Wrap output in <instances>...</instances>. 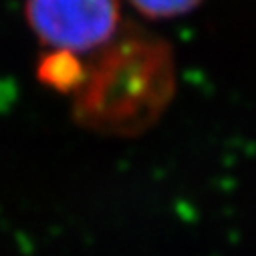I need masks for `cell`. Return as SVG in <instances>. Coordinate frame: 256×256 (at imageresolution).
Here are the masks:
<instances>
[{"mask_svg":"<svg viewBox=\"0 0 256 256\" xmlns=\"http://www.w3.org/2000/svg\"><path fill=\"white\" fill-rule=\"evenodd\" d=\"M24 14L44 46L73 56L107 44L121 22L119 0H26Z\"/></svg>","mask_w":256,"mask_h":256,"instance_id":"cell-1","label":"cell"},{"mask_svg":"<svg viewBox=\"0 0 256 256\" xmlns=\"http://www.w3.org/2000/svg\"><path fill=\"white\" fill-rule=\"evenodd\" d=\"M140 14L156 20L184 16L196 10L204 0H127Z\"/></svg>","mask_w":256,"mask_h":256,"instance_id":"cell-2","label":"cell"}]
</instances>
